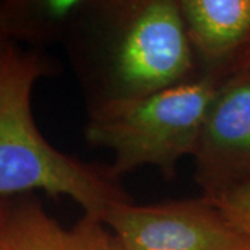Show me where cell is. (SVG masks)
I'll return each mask as SVG.
<instances>
[{"mask_svg": "<svg viewBox=\"0 0 250 250\" xmlns=\"http://www.w3.org/2000/svg\"><path fill=\"white\" fill-rule=\"evenodd\" d=\"M0 41H3V38H1V35H0Z\"/></svg>", "mask_w": 250, "mask_h": 250, "instance_id": "12", "label": "cell"}, {"mask_svg": "<svg viewBox=\"0 0 250 250\" xmlns=\"http://www.w3.org/2000/svg\"><path fill=\"white\" fill-rule=\"evenodd\" d=\"M199 72L225 81L250 67V0H179Z\"/></svg>", "mask_w": 250, "mask_h": 250, "instance_id": "6", "label": "cell"}, {"mask_svg": "<svg viewBox=\"0 0 250 250\" xmlns=\"http://www.w3.org/2000/svg\"><path fill=\"white\" fill-rule=\"evenodd\" d=\"M207 199L220 208L238 232L250 241V182Z\"/></svg>", "mask_w": 250, "mask_h": 250, "instance_id": "9", "label": "cell"}, {"mask_svg": "<svg viewBox=\"0 0 250 250\" xmlns=\"http://www.w3.org/2000/svg\"><path fill=\"white\" fill-rule=\"evenodd\" d=\"M0 250H82L72 229L64 228L39 199L9 197L0 218Z\"/></svg>", "mask_w": 250, "mask_h": 250, "instance_id": "8", "label": "cell"}, {"mask_svg": "<svg viewBox=\"0 0 250 250\" xmlns=\"http://www.w3.org/2000/svg\"><path fill=\"white\" fill-rule=\"evenodd\" d=\"M90 62V107L124 103L200 75L179 0H102L67 43Z\"/></svg>", "mask_w": 250, "mask_h": 250, "instance_id": "1", "label": "cell"}, {"mask_svg": "<svg viewBox=\"0 0 250 250\" xmlns=\"http://www.w3.org/2000/svg\"><path fill=\"white\" fill-rule=\"evenodd\" d=\"M7 199L9 197H0V218L4 213V208H6V205H7Z\"/></svg>", "mask_w": 250, "mask_h": 250, "instance_id": "11", "label": "cell"}, {"mask_svg": "<svg viewBox=\"0 0 250 250\" xmlns=\"http://www.w3.org/2000/svg\"><path fill=\"white\" fill-rule=\"evenodd\" d=\"M103 224L123 250H250V241L207 197L114 205Z\"/></svg>", "mask_w": 250, "mask_h": 250, "instance_id": "4", "label": "cell"}, {"mask_svg": "<svg viewBox=\"0 0 250 250\" xmlns=\"http://www.w3.org/2000/svg\"><path fill=\"white\" fill-rule=\"evenodd\" d=\"M100 0L0 1V35L16 43L42 47L68 43L93 17Z\"/></svg>", "mask_w": 250, "mask_h": 250, "instance_id": "7", "label": "cell"}, {"mask_svg": "<svg viewBox=\"0 0 250 250\" xmlns=\"http://www.w3.org/2000/svg\"><path fill=\"white\" fill-rule=\"evenodd\" d=\"M71 229L82 250H123L107 227L88 215H83Z\"/></svg>", "mask_w": 250, "mask_h": 250, "instance_id": "10", "label": "cell"}, {"mask_svg": "<svg viewBox=\"0 0 250 250\" xmlns=\"http://www.w3.org/2000/svg\"><path fill=\"white\" fill-rule=\"evenodd\" d=\"M54 72L36 50L0 41V197L43 190L67 196L83 215L103 223L117 203L132 200L110 167H98L57 150L39 132L31 98L36 81Z\"/></svg>", "mask_w": 250, "mask_h": 250, "instance_id": "2", "label": "cell"}, {"mask_svg": "<svg viewBox=\"0 0 250 250\" xmlns=\"http://www.w3.org/2000/svg\"><path fill=\"white\" fill-rule=\"evenodd\" d=\"M192 157L203 196L250 182V67L218 85Z\"/></svg>", "mask_w": 250, "mask_h": 250, "instance_id": "5", "label": "cell"}, {"mask_svg": "<svg viewBox=\"0 0 250 250\" xmlns=\"http://www.w3.org/2000/svg\"><path fill=\"white\" fill-rule=\"evenodd\" d=\"M221 82L200 74L146 98L90 107L85 138L114 153L110 171L117 178L145 166L172 178L178 161L196 150L207 110Z\"/></svg>", "mask_w": 250, "mask_h": 250, "instance_id": "3", "label": "cell"}]
</instances>
